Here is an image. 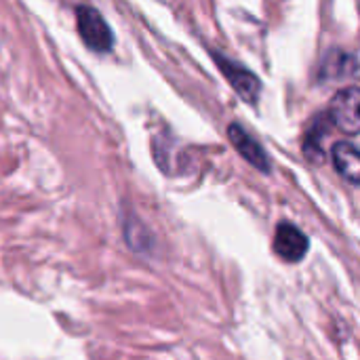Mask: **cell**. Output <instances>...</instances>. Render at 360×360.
<instances>
[{"label": "cell", "instance_id": "5b68a950", "mask_svg": "<svg viewBox=\"0 0 360 360\" xmlns=\"http://www.w3.org/2000/svg\"><path fill=\"white\" fill-rule=\"evenodd\" d=\"M359 74V59L354 53L342 51V49H331L323 57L319 65V80L321 82H344V80H354Z\"/></svg>", "mask_w": 360, "mask_h": 360}, {"label": "cell", "instance_id": "7a4b0ae2", "mask_svg": "<svg viewBox=\"0 0 360 360\" xmlns=\"http://www.w3.org/2000/svg\"><path fill=\"white\" fill-rule=\"evenodd\" d=\"M211 53V57L215 59V63H217V68L221 70V74L228 78V82L232 84V89L247 101V103H257V99H259V93H262V82H259V78L251 72V70H247L245 65H240V63H236L234 59H230V57H226V55H221V53H217V51H209Z\"/></svg>", "mask_w": 360, "mask_h": 360}, {"label": "cell", "instance_id": "8992f818", "mask_svg": "<svg viewBox=\"0 0 360 360\" xmlns=\"http://www.w3.org/2000/svg\"><path fill=\"white\" fill-rule=\"evenodd\" d=\"M228 137H230V143L238 150V154H240L249 165H253V167L259 169L262 173H270V167H272L270 156L266 154L264 146H262L245 127H240L238 122H232V124L228 127Z\"/></svg>", "mask_w": 360, "mask_h": 360}, {"label": "cell", "instance_id": "3957f363", "mask_svg": "<svg viewBox=\"0 0 360 360\" xmlns=\"http://www.w3.org/2000/svg\"><path fill=\"white\" fill-rule=\"evenodd\" d=\"M360 91L356 84H350L335 93L331 108H329V120L344 131L346 135H359L360 131Z\"/></svg>", "mask_w": 360, "mask_h": 360}, {"label": "cell", "instance_id": "52a82bcc", "mask_svg": "<svg viewBox=\"0 0 360 360\" xmlns=\"http://www.w3.org/2000/svg\"><path fill=\"white\" fill-rule=\"evenodd\" d=\"M331 160L335 171L350 181L352 186L360 184V156L356 143L352 141H338L331 150Z\"/></svg>", "mask_w": 360, "mask_h": 360}, {"label": "cell", "instance_id": "6da1fadb", "mask_svg": "<svg viewBox=\"0 0 360 360\" xmlns=\"http://www.w3.org/2000/svg\"><path fill=\"white\" fill-rule=\"evenodd\" d=\"M76 25L82 42L95 53H110L114 46V32L103 15L89 4L76 6Z\"/></svg>", "mask_w": 360, "mask_h": 360}, {"label": "cell", "instance_id": "277c9868", "mask_svg": "<svg viewBox=\"0 0 360 360\" xmlns=\"http://www.w3.org/2000/svg\"><path fill=\"white\" fill-rule=\"evenodd\" d=\"M274 253L287 262V264H297L306 257L308 249H310V240L308 236L293 224H278L276 232H274V243H272Z\"/></svg>", "mask_w": 360, "mask_h": 360}, {"label": "cell", "instance_id": "ba28073f", "mask_svg": "<svg viewBox=\"0 0 360 360\" xmlns=\"http://www.w3.org/2000/svg\"><path fill=\"white\" fill-rule=\"evenodd\" d=\"M329 116L327 114H319L310 127V131L306 133V139H304V152L306 156L312 160V162H321L325 158V148H323V141L329 133Z\"/></svg>", "mask_w": 360, "mask_h": 360}]
</instances>
